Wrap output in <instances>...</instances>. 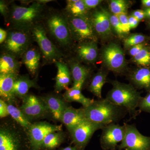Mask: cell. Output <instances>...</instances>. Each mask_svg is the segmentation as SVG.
Returning a JSON list of instances; mask_svg holds the SVG:
<instances>
[{"label":"cell","instance_id":"6da1fadb","mask_svg":"<svg viewBox=\"0 0 150 150\" xmlns=\"http://www.w3.org/2000/svg\"><path fill=\"white\" fill-rule=\"evenodd\" d=\"M86 119L105 126L123 118L127 110L113 104L106 98L94 101L89 106L83 107Z\"/></svg>","mask_w":150,"mask_h":150},{"label":"cell","instance_id":"7a4b0ae2","mask_svg":"<svg viewBox=\"0 0 150 150\" xmlns=\"http://www.w3.org/2000/svg\"><path fill=\"white\" fill-rule=\"evenodd\" d=\"M112 85L113 87L108 93L106 99L134 114L142 98L139 93L130 85L116 81L113 82Z\"/></svg>","mask_w":150,"mask_h":150},{"label":"cell","instance_id":"3957f363","mask_svg":"<svg viewBox=\"0 0 150 150\" xmlns=\"http://www.w3.org/2000/svg\"><path fill=\"white\" fill-rule=\"evenodd\" d=\"M125 132L118 150H150V137L142 135L136 126L124 123Z\"/></svg>","mask_w":150,"mask_h":150},{"label":"cell","instance_id":"277c9868","mask_svg":"<svg viewBox=\"0 0 150 150\" xmlns=\"http://www.w3.org/2000/svg\"><path fill=\"white\" fill-rule=\"evenodd\" d=\"M42 8V4L38 2L28 7L13 6L11 13L12 21L20 28L29 27L39 16Z\"/></svg>","mask_w":150,"mask_h":150},{"label":"cell","instance_id":"5b68a950","mask_svg":"<svg viewBox=\"0 0 150 150\" xmlns=\"http://www.w3.org/2000/svg\"><path fill=\"white\" fill-rule=\"evenodd\" d=\"M62 125H55L46 122L31 124L28 130L30 150H42L43 140L48 134L62 130Z\"/></svg>","mask_w":150,"mask_h":150},{"label":"cell","instance_id":"8992f818","mask_svg":"<svg viewBox=\"0 0 150 150\" xmlns=\"http://www.w3.org/2000/svg\"><path fill=\"white\" fill-rule=\"evenodd\" d=\"M71 34L80 41L95 42L96 37L91 21L86 17H71L67 20Z\"/></svg>","mask_w":150,"mask_h":150},{"label":"cell","instance_id":"52a82bcc","mask_svg":"<svg viewBox=\"0 0 150 150\" xmlns=\"http://www.w3.org/2000/svg\"><path fill=\"white\" fill-rule=\"evenodd\" d=\"M105 126L88 120L83 121L71 131L72 141L78 150H84L96 131Z\"/></svg>","mask_w":150,"mask_h":150},{"label":"cell","instance_id":"ba28073f","mask_svg":"<svg viewBox=\"0 0 150 150\" xmlns=\"http://www.w3.org/2000/svg\"><path fill=\"white\" fill-rule=\"evenodd\" d=\"M102 130L100 140L101 148L104 150H117L118 144L124 137L125 126L111 123L105 126Z\"/></svg>","mask_w":150,"mask_h":150},{"label":"cell","instance_id":"9c48e42d","mask_svg":"<svg viewBox=\"0 0 150 150\" xmlns=\"http://www.w3.org/2000/svg\"><path fill=\"white\" fill-rule=\"evenodd\" d=\"M29 38L22 30L11 31L8 34L4 46L9 54L15 57L24 55L29 46Z\"/></svg>","mask_w":150,"mask_h":150},{"label":"cell","instance_id":"30bf717a","mask_svg":"<svg viewBox=\"0 0 150 150\" xmlns=\"http://www.w3.org/2000/svg\"><path fill=\"white\" fill-rule=\"evenodd\" d=\"M33 35L45 59L55 60L61 56L58 49L48 39L44 28L40 25L34 26Z\"/></svg>","mask_w":150,"mask_h":150},{"label":"cell","instance_id":"8fae6325","mask_svg":"<svg viewBox=\"0 0 150 150\" xmlns=\"http://www.w3.org/2000/svg\"><path fill=\"white\" fill-rule=\"evenodd\" d=\"M47 23L51 33L60 43L64 45L69 43L71 34L66 19L55 15L48 19Z\"/></svg>","mask_w":150,"mask_h":150},{"label":"cell","instance_id":"7c38bea8","mask_svg":"<svg viewBox=\"0 0 150 150\" xmlns=\"http://www.w3.org/2000/svg\"><path fill=\"white\" fill-rule=\"evenodd\" d=\"M20 109L29 120L39 118L49 111L46 103L42 99L32 95L26 96L23 98Z\"/></svg>","mask_w":150,"mask_h":150},{"label":"cell","instance_id":"4fadbf2b","mask_svg":"<svg viewBox=\"0 0 150 150\" xmlns=\"http://www.w3.org/2000/svg\"><path fill=\"white\" fill-rule=\"evenodd\" d=\"M102 57L108 69L114 71H120L125 66L123 51L115 43H111L104 48Z\"/></svg>","mask_w":150,"mask_h":150},{"label":"cell","instance_id":"5bb4252c","mask_svg":"<svg viewBox=\"0 0 150 150\" xmlns=\"http://www.w3.org/2000/svg\"><path fill=\"white\" fill-rule=\"evenodd\" d=\"M110 16L107 11L103 9L96 11L93 14L91 22L94 30L101 36H108L111 33Z\"/></svg>","mask_w":150,"mask_h":150},{"label":"cell","instance_id":"9a60e30c","mask_svg":"<svg viewBox=\"0 0 150 150\" xmlns=\"http://www.w3.org/2000/svg\"><path fill=\"white\" fill-rule=\"evenodd\" d=\"M85 120L83 108L77 109L68 106L62 115L61 121L71 132L75 127Z\"/></svg>","mask_w":150,"mask_h":150},{"label":"cell","instance_id":"2e32d148","mask_svg":"<svg viewBox=\"0 0 150 150\" xmlns=\"http://www.w3.org/2000/svg\"><path fill=\"white\" fill-rule=\"evenodd\" d=\"M17 137L8 130L0 131V150H28Z\"/></svg>","mask_w":150,"mask_h":150},{"label":"cell","instance_id":"e0dca14e","mask_svg":"<svg viewBox=\"0 0 150 150\" xmlns=\"http://www.w3.org/2000/svg\"><path fill=\"white\" fill-rule=\"evenodd\" d=\"M57 68V73L55 80V91L59 93L67 90L71 82V74L67 64L63 62L55 61Z\"/></svg>","mask_w":150,"mask_h":150},{"label":"cell","instance_id":"ac0fdd59","mask_svg":"<svg viewBox=\"0 0 150 150\" xmlns=\"http://www.w3.org/2000/svg\"><path fill=\"white\" fill-rule=\"evenodd\" d=\"M17 78V74H0V95L3 98L10 101L14 98L13 91Z\"/></svg>","mask_w":150,"mask_h":150},{"label":"cell","instance_id":"d6986e66","mask_svg":"<svg viewBox=\"0 0 150 150\" xmlns=\"http://www.w3.org/2000/svg\"><path fill=\"white\" fill-rule=\"evenodd\" d=\"M48 107L56 120L61 121L62 115L67 107V105L62 100L53 96H48L41 99Z\"/></svg>","mask_w":150,"mask_h":150},{"label":"cell","instance_id":"ffe728a7","mask_svg":"<svg viewBox=\"0 0 150 150\" xmlns=\"http://www.w3.org/2000/svg\"><path fill=\"white\" fill-rule=\"evenodd\" d=\"M81 89L74 86L67 89L64 94V99L67 102L81 103L83 108L89 106L94 100L85 96L81 92Z\"/></svg>","mask_w":150,"mask_h":150},{"label":"cell","instance_id":"44dd1931","mask_svg":"<svg viewBox=\"0 0 150 150\" xmlns=\"http://www.w3.org/2000/svg\"><path fill=\"white\" fill-rule=\"evenodd\" d=\"M131 79L137 87L150 92V68L138 69L131 74Z\"/></svg>","mask_w":150,"mask_h":150},{"label":"cell","instance_id":"7402d4cb","mask_svg":"<svg viewBox=\"0 0 150 150\" xmlns=\"http://www.w3.org/2000/svg\"><path fill=\"white\" fill-rule=\"evenodd\" d=\"M20 63L15 56L6 53L2 54L0 58V74H17L19 69Z\"/></svg>","mask_w":150,"mask_h":150},{"label":"cell","instance_id":"603a6c76","mask_svg":"<svg viewBox=\"0 0 150 150\" xmlns=\"http://www.w3.org/2000/svg\"><path fill=\"white\" fill-rule=\"evenodd\" d=\"M77 51L81 59L88 62L95 61L98 55L97 47L94 42L82 43L78 47Z\"/></svg>","mask_w":150,"mask_h":150},{"label":"cell","instance_id":"cb8c5ba5","mask_svg":"<svg viewBox=\"0 0 150 150\" xmlns=\"http://www.w3.org/2000/svg\"><path fill=\"white\" fill-rule=\"evenodd\" d=\"M40 55L35 49L28 50L23 55V62L32 75L37 71L40 64Z\"/></svg>","mask_w":150,"mask_h":150},{"label":"cell","instance_id":"d4e9b609","mask_svg":"<svg viewBox=\"0 0 150 150\" xmlns=\"http://www.w3.org/2000/svg\"><path fill=\"white\" fill-rule=\"evenodd\" d=\"M35 86L34 82L27 77L18 78L14 84L13 92L15 96L23 98L30 89Z\"/></svg>","mask_w":150,"mask_h":150},{"label":"cell","instance_id":"484cf974","mask_svg":"<svg viewBox=\"0 0 150 150\" xmlns=\"http://www.w3.org/2000/svg\"><path fill=\"white\" fill-rule=\"evenodd\" d=\"M71 69L74 80L73 85L83 86L89 73L88 69L78 63L71 64Z\"/></svg>","mask_w":150,"mask_h":150},{"label":"cell","instance_id":"4316f807","mask_svg":"<svg viewBox=\"0 0 150 150\" xmlns=\"http://www.w3.org/2000/svg\"><path fill=\"white\" fill-rule=\"evenodd\" d=\"M88 9L83 0H69L67 1L66 10L72 16L86 17Z\"/></svg>","mask_w":150,"mask_h":150},{"label":"cell","instance_id":"83f0119b","mask_svg":"<svg viewBox=\"0 0 150 150\" xmlns=\"http://www.w3.org/2000/svg\"><path fill=\"white\" fill-rule=\"evenodd\" d=\"M106 74L100 72L94 76L92 80L89 90L98 98H101V91L103 87L106 82Z\"/></svg>","mask_w":150,"mask_h":150},{"label":"cell","instance_id":"f1b7e54d","mask_svg":"<svg viewBox=\"0 0 150 150\" xmlns=\"http://www.w3.org/2000/svg\"><path fill=\"white\" fill-rule=\"evenodd\" d=\"M62 136L60 131L48 134L43 140L42 149L55 150L62 143L63 138Z\"/></svg>","mask_w":150,"mask_h":150},{"label":"cell","instance_id":"f546056e","mask_svg":"<svg viewBox=\"0 0 150 150\" xmlns=\"http://www.w3.org/2000/svg\"><path fill=\"white\" fill-rule=\"evenodd\" d=\"M8 110L9 115L21 126L27 129L29 128L32 123L20 109L10 104H8Z\"/></svg>","mask_w":150,"mask_h":150},{"label":"cell","instance_id":"4dcf8cb0","mask_svg":"<svg viewBox=\"0 0 150 150\" xmlns=\"http://www.w3.org/2000/svg\"><path fill=\"white\" fill-rule=\"evenodd\" d=\"M128 3L123 0H113L110 4V9L113 14L118 16L126 13L128 8Z\"/></svg>","mask_w":150,"mask_h":150},{"label":"cell","instance_id":"1f68e13d","mask_svg":"<svg viewBox=\"0 0 150 150\" xmlns=\"http://www.w3.org/2000/svg\"><path fill=\"white\" fill-rule=\"evenodd\" d=\"M134 58V61L138 64L145 67L150 64V51L146 47L143 48Z\"/></svg>","mask_w":150,"mask_h":150},{"label":"cell","instance_id":"d6a6232c","mask_svg":"<svg viewBox=\"0 0 150 150\" xmlns=\"http://www.w3.org/2000/svg\"><path fill=\"white\" fill-rule=\"evenodd\" d=\"M146 39V37L141 34H136L131 35L124 40V46L127 48L141 44Z\"/></svg>","mask_w":150,"mask_h":150},{"label":"cell","instance_id":"836d02e7","mask_svg":"<svg viewBox=\"0 0 150 150\" xmlns=\"http://www.w3.org/2000/svg\"><path fill=\"white\" fill-rule=\"evenodd\" d=\"M110 24L112 28L119 36H122L124 34V31L121 22L118 16L111 15L110 16Z\"/></svg>","mask_w":150,"mask_h":150},{"label":"cell","instance_id":"e575fe53","mask_svg":"<svg viewBox=\"0 0 150 150\" xmlns=\"http://www.w3.org/2000/svg\"><path fill=\"white\" fill-rule=\"evenodd\" d=\"M138 108L141 111L150 113V92L144 97H142Z\"/></svg>","mask_w":150,"mask_h":150},{"label":"cell","instance_id":"d590c367","mask_svg":"<svg viewBox=\"0 0 150 150\" xmlns=\"http://www.w3.org/2000/svg\"><path fill=\"white\" fill-rule=\"evenodd\" d=\"M118 16L122 25L124 33H128L131 29L129 24V17L127 16V14L126 13L121 14L118 15Z\"/></svg>","mask_w":150,"mask_h":150},{"label":"cell","instance_id":"8d00e7d4","mask_svg":"<svg viewBox=\"0 0 150 150\" xmlns=\"http://www.w3.org/2000/svg\"><path fill=\"white\" fill-rule=\"evenodd\" d=\"M9 115L8 110V104L2 98L0 99V117L5 118Z\"/></svg>","mask_w":150,"mask_h":150},{"label":"cell","instance_id":"74e56055","mask_svg":"<svg viewBox=\"0 0 150 150\" xmlns=\"http://www.w3.org/2000/svg\"><path fill=\"white\" fill-rule=\"evenodd\" d=\"M86 7L88 9L94 8L102 2L100 0H83Z\"/></svg>","mask_w":150,"mask_h":150},{"label":"cell","instance_id":"f35d334b","mask_svg":"<svg viewBox=\"0 0 150 150\" xmlns=\"http://www.w3.org/2000/svg\"><path fill=\"white\" fill-rule=\"evenodd\" d=\"M145 46L144 44L141 43V44H138L136 46H133L131 47L130 50V54L131 56L134 57L139 54V53L142 51V49L144 48Z\"/></svg>","mask_w":150,"mask_h":150},{"label":"cell","instance_id":"ab89813d","mask_svg":"<svg viewBox=\"0 0 150 150\" xmlns=\"http://www.w3.org/2000/svg\"><path fill=\"white\" fill-rule=\"evenodd\" d=\"M132 16L136 18L139 21L144 19L146 17L144 11L142 10H137L134 11L132 14Z\"/></svg>","mask_w":150,"mask_h":150},{"label":"cell","instance_id":"60d3db41","mask_svg":"<svg viewBox=\"0 0 150 150\" xmlns=\"http://www.w3.org/2000/svg\"><path fill=\"white\" fill-rule=\"evenodd\" d=\"M128 20H129V24L131 29L136 28L138 26L140 21L133 16L129 17L128 18Z\"/></svg>","mask_w":150,"mask_h":150},{"label":"cell","instance_id":"b9f144b4","mask_svg":"<svg viewBox=\"0 0 150 150\" xmlns=\"http://www.w3.org/2000/svg\"><path fill=\"white\" fill-rule=\"evenodd\" d=\"M0 12L3 16L5 17L8 12V8L5 2L1 1L0 2Z\"/></svg>","mask_w":150,"mask_h":150},{"label":"cell","instance_id":"7bdbcfd3","mask_svg":"<svg viewBox=\"0 0 150 150\" xmlns=\"http://www.w3.org/2000/svg\"><path fill=\"white\" fill-rule=\"evenodd\" d=\"M7 33L4 30L1 28L0 29V43L1 44L5 41L8 36Z\"/></svg>","mask_w":150,"mask_h":150},{"label":"cell","instance_id":"ee69618b","mask_svg":"<svg viewBox=\"0 0 150 150\" xmlns=\"http://www.w3.org/2000/svg\"><path fill=\"white\" fill-rule=\"evenodd\" d=\"M142 4L146 7L150 8V0H143L142 1Z\"/></svg>","mask_w":150,"mask_h":150},{"label":"cell","instance_id":"f6af8a7d","mask_svg":"<svg viewBox=\"0 0 150 150\" xmlns=\"http://www.w3.org/2000/svg\"><path fill=\"white\" fill-rule=\"evenodd\" d=\"M61 150H78L76 147L74 146H69L66 147L62 148Z\"/></svg>","mask_w":150,"mask_h":150},{"label":"cell","instance_id":"bcb514c9","mask_svg":"<svg viewBox=\"0 0 150 150\" xmlns=\"http://www.w3.org/2000/svg\"><path fill=\"white\" fill-rule=\"evenodd\" d=\"M144 11L146 13V17L150 18V8L146 9Z\"/></svg>","mask_w":150,"mask_h":150},{"label":"cell","instance_id":"7dc6e473","mask_svg":"<svg viewBox=\"0 0 150 150\" xmlns=\"http://www.w3.org/2000/svg\"></svg>","mask_w":150,"mask_h":150}]
</instances>
